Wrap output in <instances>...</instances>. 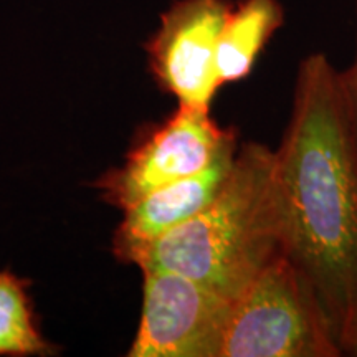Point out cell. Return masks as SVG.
<instances>
[{
    "instance_id": "6da1fadb",
    "label": "cell",
    "mask_w": 357,
    "mask_h": 357,
    "mask_svg": "<svg viewBox=\"0 0 357 357\" xmlns=\"http://www.w3.org/2000/svg\"><path fill=\"white\" fill-rule=\"evenodd\" d=\"M275 176L287 258L344 352L357 326V131L341 71L324 53L298 68Z\"/></svg>"
},
{
    "instance_id": "7a4b0ae2",
    "label": "cell",
    "mask_w": 357,
    "mask_h": 357,
    "mask_svg": "<svg viewBox=\"0 0 357 357\" xmlns=\"http://www.w3.org/2000/svg\"><path fill=\"white\" fill-rule=\"evenodd\" d=\"M284 231L275 151L243 142L215 199L129 263L176 271L234 301L268 265L287 257Z\"/></svg>"
},
{
    "instance_id": "3957f363",
    "label": "cell",
    "mask_w": 357,
    "mask_h": 357,
    "mask_svg": "<svg viewBox=\"0 0 357 357\" xmlns=\"http://www.w3.org/2000/svg\"><path fill=\"white\" fill-rule=\"evenodd\" d=\"M344 356L319 303L287 257L231 301L220 357Z\"/></svg>"
},
{
    "instance_id": "277c9868",
    "label": "cell",
    "mask_w": 357,
    "mask_h": 357,
    "mask_svg": "<svg viewBox=\"0 0 357 357\" xmlns=\"http://www.w3.org/2000/svg\"><path fill=\"white\" fill-rule=\"evenodd\" d=\"M234 141H238L236 129L222 128L211 108L178 105L98 185L109 204L124 211L151 190L207 169Z\"/></svg>"
},
{
    "instance_id": "5b68a950",
    "label": "cell",
    "mask_w": 357,
    "mask_h": 357,
    "mask_svg": "<svg viewBox=\"0 0 357 357\" xmlns=\"http://www.w3.org/2000/svg\"><path fill=\"white\" fill-rule=\"evenodd\" d=\"M142 312L131 357H220L231 301L167 270H141Z\"/></svg>"
},
{
    "instance_id": "8992f818",
    "label": "cell",
    "mask_w": 357,
    "mask_h": 357,
    "mask_svg": "<svg viewBox=\"0 0 357 357\" xmlns=\"http://www.w3.org/2000/svg\"><path fill=\"white\" fill-rule=\"evenodd\" d=\"M231 7V0H177L160 15L146 52L155 82L178 105L211 108L222 88L217 47Z\"/></svg>"
},
{
    "instance_id": "52a82bcc",
    "label": "cell",
    "mask_w": 357,
    "mask_h": 357,
    "mask_svg": "<svg viewBox=\"0 0 357 357\" xmlns=\"http://www.w3.org/2000/svg\"><path fill=\"white\" fill-rule=\"evenodd\" d=\"M238 146V141H234L207 169L151 190L124 208L114 235L116 257L131 261L137 252L204 211L229 177Z\"/></svg>"
},
{
    "instance_id": "ba28073f",
    "label": "cell",
    "mask_w": 357,
    "mask_h": 357,
    "mask_svg": "<svg viewBox=\"0 0 357 357\" xmlns=\"http://www.w3.org/2000/svg\"><path fill=\"white\" fill-rule=\"evenodd\" d=\"M284 22L278 0H240L223 24L217 47L220 86L247 78L260 53Z\"/></svg>"
},
{
    "instance_id": "9c48e42d",
    "label": "cell",
    "mask_w": 357,
    "mask_h": 357,
    "mask_svg": "<svg viewBox=\"0 0 357 357\" xmlns=\"http://www.w3.org/2000/svg\"><path fill=\"white\" fill-rule=\"evenodd\" d=\"M47 344L35 328L24 283L0 271V356L42 354Z\"/></svg>"
},
{
    "instance_id": "30bf717a",
    "label": "cell",
    "mask_w": 357,
    "mask_h": 357,
    "mask_svg": "<svg viewBox=\"0 0 357 357\" xmlns=\"http://www.w3.org/2000/svg\"><path fill=\"white\" fill-rule=\"evenodd\" d=\"M341 77H342V83H344L347 100H349L351 113H352V118H354V126L357 131V52H356L354 63H352L346 71H341Z\"/></svg>"
},
{
    "instance_id": "8fae6325",
    "label": "cell",
    "mask_w": 357,
    "mask_h": 357,
    "mask_svg": "<svg viewBox=\"0 0 357 357\" xmlns=\"http://www.w3.org/2000/svg\"><path fill=\"white\" fill-rule=\"evenodd\" d=\"M344 354H349V356H356L357 357V326L354 328V331L351 333L349 339H347V341H346Z\"/></svg>"
}]
</instances>
